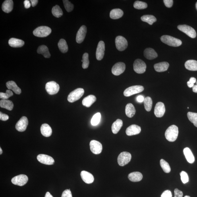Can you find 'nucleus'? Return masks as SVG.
<instances>
[{
  "label": "nucleus",
  "instance_id": "55",
  "mask_svg": "<svg viewBox=\"0 0 197 197\" xmlns=\"http://www.w3.org/2000/svg\"><path fill=\"white\" fill-rule=\"evenodd\" d=\"M30 2L31 5H32V7H34L37 5L38 1V0H31Z\"/></svg>",
  "mask_w": 197,
  "mask_h": 197
},
{
  "label": "nucleus",
  "instance_id": "3",
  "mask_svg": "<svg viewBox=\"0 0 197 197\" xmlns=\"http://www.w3.org/2000/svg\"><path fill=\"white\" fill-rule=\"evenodd\" d=\"M51 32V29L48 27L41 26L35 29L33 34L37 37H45L48 36Z\"/></svg>",
  "mask_w": 197,
  "mask_h": 197
},
{
  "label": "nucleus",
  "instance_id": "42",
  "mask_svg": "<svg viewBox=\"0 0 197 197\" xmlns=\"http://www.w3.org/2000/svg\"><path fill=\"white\" fill-rule=\"evenodd\" d=\"M82 67L83 69H87L89 65V55L88 53H85L83 56Z\"/></svg>",
  "mask_w": 197,
  "mask_h": 197
},
{
  "label": "nucleus",
  "instance_id": "52",
  "mask_svg": "<svg viewBox=\"0 0 197 197\" xmlns=\"http://www.w3.org/2000/svg\"><path fill=\"white\" fill-rule=\"evenodd\" d=\"M175 193V197H182L183 196V193L181 190H178V189H175L174 190Z\"/></svg>",
  "mask_w": 197,
  "mask_h": 197
},
{
  "label": "nucleus",
  "instance_id": "41",
  "mask_svg": "<svg viewBox=\"0 0 197 197\" xmlns=\"http://www.w3.org/2000/svg\"><path fill=\"white\" fill-rule=\"evenodd\" d=\"M160 165L162 168L165 173H169L171 172V169L169 163L163 159L160 161Z\"/></svg>",
  "mask_w": 197,
  "mask_h": 197
},
{
  "label": "nucleus",
  "instance_id": "39",
  "mask_svg": "<svg viewBox=\"0 0 197 197\" xmlns=\"http://www.w3.org/2000/svg\"><path fill=\"white\" fill-rule=\"evenodd\" d=\"M145 109L147 111H150L152 106V101L151 97L147 96L144 99V101Z\"/></svg>",
  "mask_w": 197,
  "mask_h": 197
},
{
  "label": "nucleus",
  "instance_id": "50",
  "mask_svg": "<svg viewBox=\"0 0 197 197\" xmlns=\"http://www.w3.org/2000/svg\"><path fill=\"white\" fill-rule=\"evenodd\" d=\"M163 2L165 6L168 8L171 7L173 6V1L172 0H164Z\"/></svg>",
  "mask_w": 197,
  "mask_h": 197
},
{
  "label": "nucleus",
  "instance_id": "16",
  "mask_svg": "<svg viewBox=\"0 0 197 197\" xmlns=\"http://www.w3.org/2000/svg\"><path fill=\"white\" fill-rule=\"evenodd\" d=\"M87 32L86 26L83 25L79 29L76 34V41L78 43H82L84 41Z\"/></svg>",
  "mask_w": 197,
  "mask_h": 197
},
{
  "label": "nucleus",
  "instance_id": "21",
  "mask_svg": "<svg viewBox=\"0 0 197 197\" xmlns=\"http://www.w3.org/2000/svg\"><path fill=\"white\" fill-rule=\"evenodd\" d=\"M13 1L12 0H6L3 2L2 5V9L6 13H9L13 9Z\"/></svg>",
  "mask_w": 197,
  "mask_h": 197
},
{
  "label": "nucleus",
  "instance_id": "27",
  "mask_svg": "<svg viewBox=\"0 0 197 197\" xmlns=\"http://www.w3.org/2000/svg\"><path fill=\"white\" fill-rule=\"evenodd\" d=\"M9 44L10 47H20L24 45V41L16 38H10L9 41Z\"/></svg>",
  "mask_w": 197,
  "mask_h": 197
},
{
  "label": "nucleus",
  "instance_id": "19",
  "mask_svg": "<svg viewBox=\"0 0 197 197\" xmlns=\"http://www.w3.org/2000/svg\"><path fill=\"white\" fill-rule=\"evenodd\" d=\"M141 128L140 126L132 124L127 128L126 130V134L128 136L136 135L140 133Z\"/></svg>",
  "mask_w": 197,
  "mask_h": 197
},
{
  "label": "nucleus",
  "instance_id": "11",
  "mask_svg": "<svg viewBox=\"0 0 197 197\" xmlns=\"http://www.w3.org/2000/svg\"><path fill=\"white\" fill-rule=\"evenodd\" d=\"M28 180L27 176L25 175H20L12 178L11 182L14 185L22 186L27 183Z\"/></svg>",
  "mask_w": 197,
  "mask_h": 197
},
{
  "label": "nucleus",
  "instance_id": "29",
  "mask_svg": "<svg viewBox=\"0 0 197 197\" xmlns=\"http://www.w3.org/2000/svg\"><path fill=\"white\" fill-rule=\"evenodd\" d=\"M183 153L186 160L189 163H192L194 162L195 159L193 154L190 149L188 148L184 149Z\"/></svg>",
  "mask_w": 197,
  "mask_h": 197
},
{
  "label": "nucleus",
  "instance_id": "43",
  "mask_svg": "<svg viewBox=\"0 0 197 197\" xmlns=\"http://www.w3.org/2000/svg\"><path fill=\"white\" fill-rule=\"evenodd\" d=\"M101 115L100 113L95 114L92 117L91 120V123L93 126H96L100 122Z\"/></svg>",
  "mask_w": 197,
  "mask_h": 197
},
{
  "label": "nucleus",
  "instance_id": "25",
  "mask_svg": "<svg viewBox=\"0 0 197 197\" xmlns=\"http://www.w3.org/2000/svg\"><path fill=\"white\" fill-rule=\"evenodd\" d=\"M144 55L147 59L153 60L158 56V55L154 49L151 48H148L145 50Z\"/></svg>",
  "mask_w": 197,
  "mask_h": 197
},
{
  "label": "nucleus",
  "instance_id": "9",
  "mask_svg": "<svg viewBox=\"0 0 197 197\" xmlns=\"http://www.w3.org/2000/svg\"><path fill=\"white\" fill-rule=\"evenodd\" d=\"M116 47L118 51H123L127 48L128 43L125 38L122 36H118L115 40Z\"/></svg>",
  "mask_w": 197,
  "mask_h": 197
},
{
  "label": "nucleus",
  "instance_id": "45",
  "mask_svg": "<svg viewBox=\"0 0 197 197\" xmlns=\"http://www.w3.org/2000/svg\"><path fill=\"white\" fill-rule=\"evenodd\" d=\"M13 95V93L11 90H6V93H0V98L2 99H8Z\"/></svg>",
  "mask_w": 197,
  "mask_h": 197
},
{
  "label": "nucleus",
  "instance_id": "33",
  "mask_svg": "<svg viewBox=\"0 0 197 197\" xmlns=\"http://www.w3.org/2000/svg\"><path fill=\"white\" fill-rule=\"evenodd\" d=\"M123 126V122L121 119H118L114 122L112 126V131L114 134H117Z\"/></svg>",
  "mask_w": 197,
  "mask_h": 197
},
{
  "label": "nucleus",
  "instance_id": "62",
  "mask_svg": "<svg viewBox=\"0 0 197 197\" xmlns=\"http://www.w3.org/2000/svg\"><path fill=\"white\" fill-rule=\"evenodd\" d=\"M190 197V196H189L186 195V196H185V197Z\"/></svg>",
  "mask_w": 197,
  "mask_h": 197
},
{
  "label": "nucleus",
  "instance_id": "51",
  "mask_svg": "<svg viewBox=\"0 0 197 197\" xmlns=\"http://www.w3.org/2000/svg\"><path fill=\"white\" fill-rule=\"evenodd\" d=\"M9 119V116L1 112H0V119L1 121H7Z\"/></svg>",
  "mask_w": 197,
  "mask_h": 197
},
{
  "label": "nucleus",
  "instance_id": "26",
  "mask_svg": "<svg viewBox=\"0 0 197 197\" xmlns=\"http://www.w3.org/2000/svg\"><path fill=\"white\" fill-rule=\"evenodd\" d=\"M40 130L41 134L45 137L51 136L52 132L50 126L46 123L42 124L41 126Z\"/></svg>",
  "mask_w": 197,
  "mask_h": 197
},
{
  "label": "nucleus",
  "instance_id": "37",
  "mask_svg": "<svg viewBox=\"0 0 197 197\" xmlns=\"http://www.w3.org/2000/svg\"><path fill=\"white\" fill-rule=\"evenodd\" d=\"M142 21L148 23L150 25H152L153 23L156 21L157 19L154 16L152 15H146L143 16L141 17Z\"/></svg>",
  "mask_w": 197,
  "mask_h": 197
},
{
  "label": "nucleus",
  "instance_id": "24",
  "mask_svg": "<svg viewBox=\"0 0 197 197\" xmlns=\"http://www.w3.org/2000/svg\"><path fill=\"white\" fill-rule=\"evenodd\" d=\"M6 85L8 89L13 91L15 94L18 95L21 94V89L19 87L15 82L12 81L8 82L6 83Z\"/></svg>",
  "mask_w": 197,
  "mask_h": 197
},
{
  "label": "nucleus",
  "instance_id": "49",
  "mask_svg": "<svg viewBox=\"0 0 197 197\" xmlns=\"http://www.w3.org/2000/svg\"><path fill=\"white\" fill-rule=\"evenodd\" d=\"M172 193L170 190H167L164 191L162 194L161 197H172Z\"/></svg>",
  "mask_w": 197,
  "mask_h": 197
},
{
  "label": "nucleus",
  "instance_id": "53",
  "mask_svg": "<svg viewBox=\"0 0 197 197\" xmlns=\"http://www.w3.org/2000/svg\"><path fill=\"white\" fill-rule=\"evenodd\" d=\"M24 5L25 8L26 9L29 8L31 5L30 1H28V0H25L24 1Z\"/></svg>",
  "mask_w": 197,
  "mask_h": 197
},
{
  "label": "nucleus",
  "instance_id": "23",
  "mask_svg": "<svg viewBox=\"0 0 197 197\" xmlns=\"http://www.w3.org/2000/svg\"><path fill=\"white\" fill-rule=\"evenodd\" d=\"M169 64L167 62H161L155 64L154 66L155 71L161 72L166 71L169 67Z\"/></svg>",
  "mask_w": 197,
  "mask_h": 197
},
{
  "label": "nucleus",
  "instance_id": "12",
  "mask_svg": "<svg viewBox=\"0 0 197 197\" xmlns=\"http://www.w3.org/2000/svg\"><path fill=\"white\" fill-rule=\"evenodd\" d=\"M90 145L91 152L94 154H98L102 152V145L98 141L94 140L91 141Z\"/></svg>",
  "mask_w": 197,
  "mask_h": 197
},
{
  "label": "nucleus",
  "instance_id": "14",
  "mask_svg": "<svg viewBox=\"0 0 197 197\" xmlns=\"http://www.w3.org/2000/svg\"><path fill=\"white\" fill-rule=\"evenodd\" d=\"M28 124V120L26 117H22L16 123V128L20 132H23L26 130Z\"/></svg>",
  "mask_w": 197,
  "mask_h": 197
},
{
  "label": "nucleus",
  "instance_id": "15",
  "mask_svg": "<svg viewBox=\"0 0 197 197\" xmlns=\"http://www.w3.org/2000/svg\"><path fill=\"white\" fill-rule=\"evenodd\" d=\"M37 159L39 162L45 165H53L55 163L54 159L52 157L46 154H39L37 156Z\"/></svg>",
  "mask_w": 197,
  "mask_h": 197
},
{
  "label": "nucleus",
  "instance_id": "2",
  "mask_svg": "<svg viewBox=\"0 0 197 197\" xmlns=\"http://www.w3.org/2000/svg\"><path fill=\"white\" fill-rule=\"evenodd\" d=\"M161 40L162 42L170 46L177 47L182 44V41L180 39L168 35L162 36Z\"/></svg>",
  "mask_w": 197,
  "mask_h": 197
},
{
  "label": "nucleus",
  "instance_id": "32",
  "mask_svg": "<svg viewBox=\"0 0 197 197\" xmlns=\"http://www.w3.org/2000/svg\"><path fill=\"white\" fill-rule=\"evenodd\" d=\"M37 53L42 55L46 58H49L51 57L48 47L46 46L42 45L39 46L37 50Z\"/></svg>",
  "mask_w": 197,
  "mask_h": 197
},
{
  "label": "nucleus",
  "instance_id": "47",
  "mask_svg": "<svg viewBox=\"0 0 197 197\" xmlns=\"http://www.w3.org/2000/svg\"><path fill=\"white\" fill-rule=\"evenodd\" d=\"M181 181L184 184L187 183L189 181V177L187 173L185 171H182L180 173Z\"/></svg>",
  "mask_w": 197,
  "mask_h": 197
},
{
  "label": "nucleus",
  "instance_id": "10",
  "mask_svg": "<svg viewBox=\"0 0 197 197\" xmlns=\"http://www.w3.org/2000/svg\"><path fill=\"white\" fill-rule=\"evenodd\" d=\"M177 28L178 29L185 33L189 37L192 38H195L196 36L195 30L191 27L186 25H179L177 26Z\"/></svg>",
  "mask_w": 197,
  "mask_h": 197
},
{
  "label": "nucleus",
  "instance_id": "61",
  "mask_svg": "<svg viewBox=\"0 0 197 197\" xmlns=\"http://www.w3.org/2000/svg\"><path fill=\"white\" fill-rule=\"evenodd\" d=\"M196 9L197 10V2L196 3Z\"/></svg>",
  "mask_w": 197,
  "mask_h": 197
},
{
  "label": "nucleus",
  "instance_id": "59",
  "mask_svg": "<svg viewBox=\"0 0 197 197\" xmlns=\"http://www.w3.org/2000/svg\"><path fill=\"white\" fill-rule=\"evenodd\" d=\"M45 197H53L49 192H47Z\"/></svg>",
  "mask_w": 197,
  "mask_h": 197
},
{
  "label": "nucleus",
  "instance_id": "30",
  "mask_svg": "<svg viewBox=\"0 0 197 197\" xmlns=\"http://www.w3.org/2000/svg\"><path fill=\"white\" fill-rule=\"evenodd\" d=\"M123 15V12L119 9H114L110 12V17L113 20H117L121 18Z\"/></svg>",
  "mask_w": 197,
  "mask_h": 197
},
{
  "label": "nucleus",
  "instance_id": "46",
  "mask_svg": "<svg viewBox=\"0 0 197 197\" xmlns=\"http://www.w3.org/2000/svg\"><path fill=\"white\" fill-rule=\"evenodd\" d=\"M65 9L68 12H70L72 11L74 9V5L68 0L63 1Z\"/></svg>",
  "mask_w": 197,
  "mask_h": 197
},
{
  "label": "nucleus",
  "instance_id": "22",
  "mask_svg": "<svg viewBox=\"0 0 197 197\" xmlns=\"http://www.w3.org/2000/svg\"><path fill=\"white\" fill-rule=\"evenodd\" d=\"M96 97L94 95H89L85 97L82 101V104L87 107H89L91 106L93 103L96 101Z\"/></svg>",
  "mask_w": 197,
  "mask_h": 197
},
{
  "label": "nucleus",
  "instance_id": "7",
  "mask_svg": "<svg viewBox=\"0 0 197 197\" xmlns=\"http://www.w3.org/2000/svg\"><path fill=\"white\" fill-rule=\"evenodd\" d=\"M133 68L135 72L137 73L142 74L146 72V63L142 60L137 59L134 62Z\"/></svg>",
  "mask_w": 197,
  "mask_h": 197
},
{
  "label": "nucleus",
  "instance_id": "6",
  "mask_svg": "<svg viewBox=\"0 0 197 197\" xmlns=\"http://www.w3.org/2000/svg\"><path fill=\"white\" fill-rule=\"evenodd\" d=\"M144 87L141 86H134L126 89L124 91L123 94L125 96L128 97L142 92Z\"/></svg>",
  "mask_w": 197,
  "mask_h": 197
},
{
  "label": "nucleus",
  "instance_id": "44",
  "mask_svg": "<svg viewBox=\"0 0 197 197\" xmlns=\"http://www.w3.org/2000/svg\"><path fill=\"white\" fill-rule=\"evenodd\" d=\"M148 7V5L146 2L140 1H136L134 4V7L137 9H144Z\"/></svg>",
  "mask_w": 197,
  "mask_h": 197
},
{
  "label": "nucleus",
  "instance_id": "48",
  "mask_svg": "<svg viewBox=\"0 0 197 197\" xmlns=\"http://www.w3.org/2000/svg\"><path fill=\"white\" fill-rule=\"evenodd\" d=\"M61 197H72L70 190H66L62 193Z\"/></svg>",
  "mask_w": 197,
  "mask_h": 197
},
{
  "label": "nucleus",
  "instance_id": "4",
  "mask_svg": "<svg viewBox=\"0 0 197 197\" xmlns=\"http://www.w3.org/2000/svg\"><path fill=\"white\" fill-rule=\"evenodd\" d=\"M84 91L82 88H78L72 91L68 95V101L70 103L75 102L79 99L84 95Z\"/></svg>",
  "mask_w": 197,
  "mask_h": 197
},
{
  "label": "nucleus",
  "instance_id": "56",
  "mask_svg": "<svg viewBox=\"0 0 197 197\" xmlns=\"http://www.w3.org/2000/svg\"><path fill=\"white\" fill-rule=\"evenodd\" d=\"M192 91L194 92L197 93V81L196 82V84L194 85L192 87Z\"/></svg>",
  "mask_w": 197,
  "mask_h": 197
},
{
  "label": "nucleus",
  "instance_id": "28",
  "mask_svg": "<svg viewBox=\"0 0 197 197\" xmlns=\"http://www.w3.org/2000/svg\"><path fill=\"white\" fill-rule=\"evenodd\" d=\"M128 179L132 182H138L142 179L143 176L140 172H135L130 173L128 176Z\"/></svg>",
  "mask_w": 197,
  "mask_h": 197
},
{
  "label": "nucleus",
  "instance_id": "31",
  "mask_svg": "<svg viewBox=\"0 0 197 197\" xmlns=\"http://www.w3.org/2000/svg\"><path fill=\"white\" fill-rule=\"evenodd\" d=\"M0 106L2 108L11 111L13 108L14 104L12 101L8 99H2L0 101Z\"/></svg>",
  "mask_w": 197,
  "mask_h": 197
},
{
  "label": "nucleus",
  "instance_id": "34",
  "mask_svg": "<svg viewBox=\"0 0 197 197\" xmlns=\"http://www.w3.org/2000/svg\"><path fill=\"white\" fill-rule=\"evenodd\" d=\"M136 109L133 105L132 103H128L125 108V113L127 117L132 118L136 113Z\"/></svg>",
  "mask_w": 197,
  "mask_h": 197
},
{
  "label": "nucleus",
  "instance_id": "8",
  "mask_svg": "<svg viewBox=\"0 0 197 197\" xmlns=\"http://www.w3.org/2000/svg\"><path fill=\"white\" fill-rule=\"evenodd\" d=\"M45 89L49 95H55L59 92L60 86L57 83L51 81L47 82L46 84Z\"/></svg>",
  "mask_w": 197,
  "mask_h": 197
},
{
  "label": "nucleus",
  "instance_id": "1",
  "mask_svg": "<svg viewBox=\"0 0 197 197\" xmlns=\"http://www.w3.org/2000/svg\"><path fill=\"white\" fill-rule=\"evenodd\" d=\"M179 130L177 126L175 125H171L167 128L165 132L166 138L169 142H173L177 139Z\"/></svg>",
  "mask_w": 197,
  "mask_h": 197
},
{
  "label": "nucleus",
  "instance_id": "17",
  "mask_svg": "<svg viewBox=\"0 0 197 197\" xmlns=\"http://www.w3.org/2000/svg\"><path fill=\"white\" fill-rule=\"evenodd\" d=\"M105 44L103 41H100L97 45L96 55L97 60L100 61L103 59L105 55Z\"/></svg>",
  "mask_w": 197,
  "mask_h": 197
},
{
  "label": "nucleus",
  "instance_id": "36",
  "mask_svg": "<svg viewBox=\"0 0 197 197\" xmlns=\"http://www.w3.org/2000/svg\"><path fill=\"white\" fill-rule=\"evenodd\" d=\"M58 47L60 51L63 53L67 52L68 50V46L65 39H60L58 43Z\"/></svg>",
  "mask_w": 197,
  "mask_h": 197
},
{
  "label": "nucleus",
  "instance_id": "58",
  "mask_svg": "<svg viewBox=\"0 0 197 197\" xmlns=\"http://www.w3.org/2000/svg\"><path fill=\"white\" fill-rule=\"evenodd\" d=\"M187 84L189 87L190 88L193 87L194 85V84L192 83H190L189 81L187 82Z\"/></svg>",
  "mask_w": 197,
  "mask_h": 197
},
{
  "label": "nucleus",
  "instance_id": "35",
  "mask_svg": "<svg viewBox=\"0 0 197 197\" xmlns=\"http://www.w3.org/2000/svg\"><path fill=\"white\" fill-rule=\"evenodd\" d=\"M185 67L188 70L197 71V61L195 60H188L186 62Z\"/></svg>",
  "mask_w": 197,
  "mask_h": 197
},
{
  "label": "nucleus",
  "instance_id": "57",
  "mask_svg": "<svg viewBox=\"0 0 197 197\" xmlns=\"http://www.w3.org/2000/svg\"><path fill=\"white\" fill-rule=\"evenodd\" d=\"M189 82L192 83L194 84L196 82V79L194 77H192L190 78Z\"/></svg>",
  "mask_w": 197,
  "mask_h": 197
},
{
  "label": "nucleus",
  "instance_id": "13",
  "mask_svg": "<svg viewBox=\"0 0 197 197\" xmlns=\"http://www.w3.org/2000/svg\"><path fill=\"white\" fill-rule=\"evenodd\" d=\"M125 64L122 62H119L115 64L112 68V73L114 75L119 76L123 73L125 70Z\"/></svg>",
  "mask_w": 197,
  "mask_h": 197
},
{
  "label": "nucleus",
  "instance_id": "18",
  "mask_svg": "<svg viewBox=\"0 0 197 197\" xmlns=\"http://www.w3.org/2000/svg\"><path fill=\"white\" fill-rule=\"evenodd\" d=\"M165 111L164 105L161 102H158L155 105L154 110V114L158 118L163 117Z\"/></svg>",
  "mask_w": 197,
  "mask_h": 197
},
{
  "label": "nucleus",
  "instance_id": "38",
  "mask_svg": "<svg viewBox=\"0 0 197 197\" xmlns=\"http://www.w3.org/2000/svg\"><path fill=\"white\" fill-rule=\"evenodd\" d=\"M52 13L55 17L60 18L63 15V13L61 8L59 5H56L52 8L51 10Z\"/></svg>",
  "mask_w": 197,
  "mask_h": 197
},
{
  "label": "nucleus",
  "instance_id": "54",
  "mask_svg": "<svg viewBox=\"0 0 197 197\" xmlns=\"http://www.w3.org/2000/svg\"><path fill=\"white\" fill-rule=\"evenodd\" d=\"M145 98L144 96H142V95H140L138 96L137 98V100L139 102H142L144 101Z\"/></svg>",
  "mask_w": 197,
  "mask_h": 197
},
{
  "label": "nucleus",
  "instance_id": "40",
  "mask_svg": "<svg viewBox=\"0 0 197 197\" xmlns=\"http://www.w3.org/2000/svg\"><path fill=\"white\" fill-rule=\"evenodd\" d=\"M187 117L189 120L197 128V113L189 112Z\"/></svg>",
  "mask_w": 197,
  "mask_h": 197
},
{
  "label": "nucleus",
  "instance_id": "5",
  "mask_svg": "<svg viewBox=\"0 0 197 197\" xmlns=\"http://www.w3.org/2000/svg\"><path fill=\"white\" fill-rule=\"evenodd\" d=\"M132 155L128 152H124L120 153L118 158V163L120 166L123 167L130 162Z\"/></svg>",
  "mask_w": 197,
  "mask_h": 197
},
{
  "label": "nucleus",
  "instance_id": "60",
  "mask_svg": "<svg viewBox=\"0 0 197 197\" xmlns=\"http://www.w3.org/2000/svg\"><path fill=\"white\" fill-rule=\"evenodd\" d=\"M2 150L1 148H0V154H2Z\"/></svg>",
  "mask_w": 197,
  "mask_h": 197
},
{
  "label": "nucleus",
  "instance_id": "20",
  "mask_svg": "<svg viewBox=\"0 0 197 197\" xmlns=\"http://www.w3.org/2000/svg\"><path fill=\"white\" fill-rule=\"evenodd\" d=\"M82 179L85 183L88 184L92 183L94 181V178L92 174L86 171H82L80 173Z\"/></svg>",
  "mask_w": 197,
  "mask_h": 197
}]
</instances>
